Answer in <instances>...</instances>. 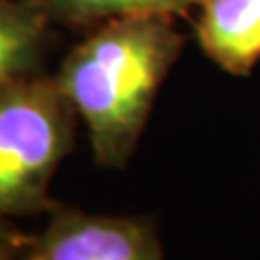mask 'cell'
Listing matches in <instances>:
<instances>
[{
    "instance_id": "6da1fadb",
    "label": "cell",
    "mask_w": 260,
    "mask_h": 260,
    "mask_svg": "<svg viewBox=\"0 0 260 260\" xmlns=\"http://www.w3.org/2000/svg\"><path fill=\"white\" fill-rule=\"evenodd\" d=\"M182 46L174 15H130L89 28L65 56L54 80L87 124L100 167L128 165Z\"/></svg>"
},
{
    "instance_id": "7a4b0ae2",
    "label": "cell",
    "mask_w": 260,
    "mask_h": 260,
    "mask_svg": "<svg viewBox=\"0 0 260 260\" xmlns=\"http://www.w3.org/2000/svg\"><path fill=\"white\" fill-rule=\"evenodd\" d=\"M76 117L54 76H22L0 91V223L54 206L48 186L74 148Z\"/></svg>"
},
{
    "instance_id": "3957f363",
    "label": "cell",
    "mask_w": 260,
    "mask_h": 260,
    "mask_svg": "<svg viewBox=\"0 0 260 260\" xmlns=\"http://www.w3.org/2000/svg\"><path fill=\"white\" fill-rule=\"evenodd\" d=\"M37 237L20 234L18 256L28 260H158L162 247L148 221L89 215L54 202Z\"/></svg>"
},
{
    "instance_id": "277c9868",
    "label": "cell",
    "mask_w": 260,
    "mask_h": 260,
    "mask_svg": "<svg viewBox=\"0 0 260 260\" xmlns=\"http://www.w3.org/2000/svg\"><path fill=\"white\" fill-rule=\"evenodd\" d=\"M195 37L208 59L232 76L260 61V0H198Z\"/></svg>"
},
{
    "instance_id": "5b68a950",
    "label": "cell",
    "mask_w": 260,
    "mask_h": 260,
    "mask_svg": "<svg viewBox=\"0 0 260 260\" xmlns=\"http://www.w3.org/2000/svg\"><path fill=\"white\" fill-rule=\"evenodd\" d=\"M52 20L35 0H0V91L22 76L37 74Z\"/></svg>"
},
{
    "instance_id": "8992f818",
    "label": "cell",
    "mask_w": 260,
    "mask_h": 260,
    "mask_svg": "<svg viewBox=\"0 0 260 260\" xmlns=\"http://www.w3.org/2000/svg\"><path fill=\"white\" fill-rule=\"evenodd\" d=\"M52 24L93 28L130 15H189L198 0H35Z\"/></svg>"
},
{
    "instance_id": "52a82bcc",
    "label": "cell",
    "mask_w": 260,
    "mask_h": 260,
    "mask_svg": "<svg viewBox=\"0 0 260 260\" xmlns=\"http://www.w3.org/2000/svg\"><path fill=\"white\" fill-rule=\"evenodd\" d=\"M20 251V232H13L0 223V260L18 256Z\"/></svg>"
}]
</instances>
